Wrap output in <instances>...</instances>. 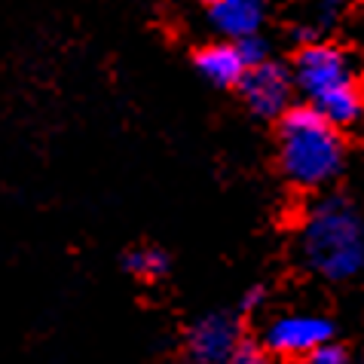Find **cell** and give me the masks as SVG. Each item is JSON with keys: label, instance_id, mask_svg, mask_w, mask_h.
Instances as JSON below:
<instances>
[{"label": "cell", "instance_id": "obj_9", "mask_svg": "<svg viewBox=\"0 0 364 364\" xmlns=\"http://www.w3.org/2000/svg\"><path fill=\"white\" fill-rule=\"evenodd\" d=\"M123 264H126V269L132 272L135 279L156 282V279H163L168 272V255L163 248H156V245H141V248L129 251Z\"/></svg>", "mask_w": 364, "mask_h": 364}, {"label": "cell", "instance_id": "obj_12", "mask_svg": "<svg viewBox=\"0 0 364 364\" xmlns=\"http://www.w3.org/2000/svg\"><path fill=\"white\" fill-rule=\"evenodd\" d=\"M230 364H272V358L267 355L264 349H257V346H248V343H242V349L232 355Z\"/></svg>", "mask_w": 364, "mask_h": 364}, {"label": "cell", "instance_id": "obj_7", "mask_svg": "<svg viewBox=\"0 0 364 364\" xmlns=\"http://www.w3.org/2000/svg\"><path fill=\"white\" fill-rule=\"evenodd\" d=\"M211 28L220 37H230V43H239L245 37H257L260 25L267 18L264 0H220L211 6Z\"/></svg>", "mask_w": 364, "mask_h": 364}, {"label": "cell", "instance_id": "obj_11", "mask_svg": "<svg viewBox=\"0 0 364 364\" xmlns=\"http://www.w3.org/2000/svg\"><path fill=\"white\" fill-rule=\"evenodd\" d=\"M303 364H349V358H346V349L331 340L325 346H318L316 352H309V355L303 358Z\"/></svg>", "mask_w": 364, "mask_h": 364}, {"label": "cell", "instance_id": "obj_15", "mask_svg": "<svg viewBox=\"0 0 364 364\" xmlns=\"http://www.w3.org/2000/svg\"><path fill=\"white\" fill-rule=\"evenodd\" d=\"M205 4H211V6H215V4H220V0H205Z\"/></svg>", "mask_w": 364, "mask_h": 364}, {"label": "cell", "instance_id": "obj_10", "mask_svg": "<svg viewBox=\"0 0 364 364\" xmlns=\"http://www.w3.org/2000/svg\"><path fill=\"white\" fill-rule=\"evenodd\" d=\"M236 49H239V58L245 62V68H255V65L269 62V46H267V40L260 37V34H257V37L239 40Z\"/></svg>", "mask_w": 364, "mask_h": 364}, {"label": "cell", "instance_id": "obj_5", "mask_svg": "<svg viewBox=\"0 0 364 364\" xmlns=\"http://www.w3.org/2000/svg\"><path fill=\"white\" fill-rule=\"evenodd\" d=\"M239 89L245 95L248 107L257 117L276 119L285 117L291 110V92H294V80L291 70L279 62H264L245 70V77L239 80Z\"/></svg>", "mask_w": 364, "mask_h": 364}, {"label": "cell", "instance_id": "obj_3", "mask_svg": "<svg viewBox=\"0 0 364 364\" xmlns=\"http://www.w3.org/2000/svg\"><path fill=\"white\" fill-rule=\"evenodd\" d=\"M346 150L337 126L309 107H291L279 123V166L291 184L316 190L343 171Z\"/></svg>", "mask_w": 364, "mask_h": 364}, {"label": "cell", "instance_id": "obj_14", "mask_svg": "<svg viewBox=\"0 0 364 364\" xmlns=\"http://www.w3.org/2000/svg\"><path fill=\"white\" fill-rule=\"evenodd\" d=\"M264 297H267V291L264 288H248L245 291V297H242V312H251V309H257L260 303H264Z\"/></svg>", "mask_w": 364, "mask_h": 364}, {"label": "cell", "instance_id": "obj_1", "mask_svg": "<svg viewBox=\"0 0 364 364\" xmlns=\"http://www.w3.org/2000/svg\"><path fill=\"white\" fill-rule=\"evenodd\" d=\"M303 267L328 282H349L364 269V218L355 202L328 193L316 199L300 224Z\"/></svg>", "mask_w": 364, "mask_h": 364}, {"label": "cell", "instance_id": "obj_2", "mask_svg": "<svg viewBox=\"0 0 364 364\" xmlns=\"http://www.w3.org/2000/svg\"><path fill=\"white\" fill-rule=\"evenodd\" d=\"M294 89L306 95V107L331 126H352L364 114V92L352 58L331 43H309L294 58Z\"/></svg>", "mask_w": 364, "mask_h": 364}, {"label": "cell", "instance_id": "obj_4", "mask_svg": "<svg viewBox=\"0 0 364 364\" xmlns=\"http://www.w3.org/2000/svg\"><path fill=\"white\" fill-rule=\"evenodd\" d=\"M333 340L331 318L316 312H288L272 318L264 331V352L272 358H306L309 352Z\"/></svg>", "mask_w": 364, "mask_h": 364}, {"label": "cell", "instance_id": "obj_6", "mask_svg": "<svg viewBox=\"0 0 364 364\" xmlns=\"http://www.w3.org/2000/svg\"><path fill=\"white\" fill-rule=\"evenodd\" d=\"M242 349L239 321L227 312H208L187 331V355L193 364H230Z\"/></svg>", "mask_w": 364, "mask_h": 364}, {"label": "cell", "instance_id": "obj_8", "mask_svg": "<svg viewBox=\"0 0 364 364\" xmlns=\"http://www.w3.org/2000/svg\"><path fill=\"white\" fill-rule=\"evenodd\" d=\"M196 70L208 83L215 86H239V80L245 77V62L239 58L236 43H211L202 46L196 53Z\"/></svg>", "mask_w": 364, "mask_h": 364}, {"label": "cell", "instance_id": "obj_13", "mask_svg": "<svg viewBox=\"0 0 364 364\" xmlns=\"http://www.w3.org/2000/svg\"><path fill=\"white\" fill-rule=\"evenodd\" d=\"M340 6H343V0H321V6H318V28L331 25L333 18L340 16Z\"/></svg>", "mask_w": 364, "mask_h": 364}]
</instances>
